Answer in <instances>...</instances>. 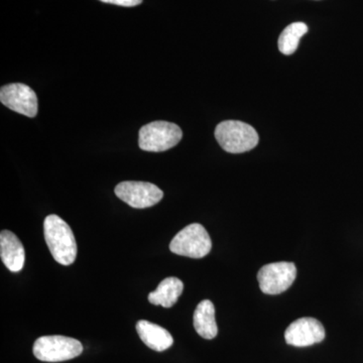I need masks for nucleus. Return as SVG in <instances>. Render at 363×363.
<instances>
[{
	"mask_svg": "<svg viewBox=\"0 0 363 363\" xmlns=\"http://www.w3.org/2000/svg\"><path fill=\"white\" fill-rule=\"evenodd\" d=\"M193 324L196 332L202 338L211 340L218 334L216 319H215V307L209 300L202 301L198 304L193 316Z\"/></svg>",
	"mask_w": 363,
	"mask_h": 363,
	"instance_id": "nucleus-12",
	"label": "nucleus"
},
{
	"mask_svg": "<svg viewBox=\"0 0 363 363\" xmlns=\"http://www.w3.org/2000/svg\"><path fill=\"white\" fill-rule=\"evenodd\" d=\"M325 329L321 322L314 318L305 317L296 320L285 332L286 342L296 347H307L322 342Z\"/></svg>",
	"mask_w": 363,
	"mask_h": 363,
	"instance_id": "nucleus-9",
	"label": "nucleus"
},
{
	"mask_svg": "<svg viewBox=\"0 0 363 363\" xmlns=\"http://www.w3.org/2000/svg\"><path fill=\"white\" fill-rule=\"evenodd\" d=\"M215 138L222 149L230 154H242L259 143V135L250 124L238 121H226L215 130Z\"/></svg>",
	"mask_w": 363,
	"mask_h": 363,
	"instance_id": "nucleus-2",
	"label": "nucleus"
},
{
	"mask_svg": "<svg viewBox=\"0 0 363 363\" xmlns=\"http://www.w3.org/2000/svg\"><path fill=\"white\" fill-rule=\"evenodd\" d=\"M136 332L143 343L150 350L164 351L174 344L173 336L166 329L152 322L140 320L136 323Z\"/></svg>",
	"mask_w": 363,
	"mask_h": 363,
	"instance_id": "nucleus-11",
	"label": "nucleus"
},
{
	"mask_svg": "<svg viewBox=\"0 0 363 363\" xmlns=\"http://www.w3.org/2000/svg\"><path fill=\"white\" fill-rule=\"evenodd\" d=\"M308 32V26L304 23H293L286 26L279 38V50L284 55H292L297 51L301 38Z\"/></svg>",
	"mask_w": 363,
	"mask_h": 363,
	"instance_id": "nucleus-14",
	"label": "nucleus"
},
{
	"mask_svg": "<svg viewBox=\"0 0 363 363\" xmlns=\"http://www.w3.org/2000/svg\"><path fill=\"white\" fill-rule=\"evenodd\" d=\"M212 248V241L201 224L193 223L182 229L169 243V250L175 255L191 259L206 257Z\"/></svg>",
	"mask_w": 363,
	"mask_h": 363,
	"instance_id": "nucleus-5",
	"label": "nucleus"
},
{
	"mask_svg": "<svg viewBox=\"0 0 363 363\" xmlns=\"http://www.w3.org/2000/svg\"><path fill=\"white\" fill-rule=\"evenodd\" d=\"M0 257L4 266L13 272H18L25 264L26 252L23 243L16 234L9 230L0 233Z\"/></svg>",
	"mask_w": 363,
	"mask_h": 363,
	"instance_id": "nucleus-10",
	"label": "nucleus"
},
{
	"mask_svg": "<svg viewBox=\"0 0 363 363\" xmlns=\"http://www.w3.org/2000/svg\"><path fill=\"white\" fill-rule=\"evenodd\" d=\"M0 101L14 112L28 117L38 114V97L35 91L23 83L4 86L0 90Z\"/></svg>",
	"mask_w": 363,
	"mask_h": 363,
	"instance_id": "nucleus-8",
	"label": "nucleus"
},
{
	"mask_svg": "<svg viewBox=\"0 0 363 363\" xmlns=\"http://www.w3.org/2000/svg\"><path fill=\"white\" fill-rule=\"evenodd\" d=\"M297 278V267L293 262H281L266 264L257 274L259 288L267 295L286 292Z\"/></svg>",
	"mask_w": 363,
	"mask_h": 363,
	"instance_id": "nucleus-6",
	"label": "nucleus"
},
{
	"mask_svg": "<svg viewBox=\"0 0 363 363\" xmlns=\"http://www.w3.org/2000/svg\"><path fill=\"white\" fill-rule=\"evenodd\" d=\"M83 352L77 339L52 335L38 338L33 344V355L45 362H61L73 359Z\"/></svg>",
	"mask_w": 363,
	"mask_h": 363,
	"instance_id": "nucleus-4",
	"label": "nucleus"
},
{
	"mask_svg": "<svg viewBox=\"0 0 363 363\" xmlns=\"http://www.w3.org/2000/svg\"><path fill=\"white\" fill-rule=\"evenodd\" d=\"M105 4H116V6L124 7H133L140 6L143 0H100Z\"/></svg>",
	"mask_w": 363,
	"mask_h": 363,
	"instance_id": "nucleus-15",
	"label": "nucleus"
},
{
	"mask_svg": "<svg viewBox=\"0 0 363 363\" xmlns=\"http://www.w3.org/2000/svg\"><path fill=\"white\" fill-rule=\"evenodd\" d=\"M45 240L52 257L63 266H70L77 257V242L71 227L57 215L47 216L44 222Z\"/></svg>",
	"mask_w": 363,
	"mask_h": 363,
	"instance_id": "nucleus-1",
	"label": "nucleus"
},
{
	"mask_svg": "<svg viewBox=\"0 0 363 363\" xmlns=\"http://www.w3.org/2000/svg\"><path fill=\"white\" fill-rule=\"evenodd\" d=\"M182 138L183 133L177 124L154 121L140 128L138 145L145 152H161L176 147Z\"/></svg>",
	"mask_w": 363,
	"mask_h": 363,
	"instance_id": "nucleus-3",
	"label": "nucleus"
},
{
	"mask_svg": "<svg viewBox=\"0 0 363 363\" xmlns=\"http://www.w3.org/2000/svg\"><path fill=\"white\" fill-rule=\"evenodd\" d=\"M183 281L175 277H169L161 281L156 291L150 294L149 302L164 308L173 307L183 294Z\"/></svg>",
	"mask_w": 363,
	"mask_h": 363,
	"instance_id": "nucleus-13",
	"label": "nucleus"
},
{
	"mask_svg": "<svg viewBox=\"0 0 363 363\" xmlns=\"http://www.w3.org/2000/svg\"><path fill=\"white\" fill-rule=\"evenodd\" d=\"M116 195L135 209H145L157 204L164 193L161 189L147 182H121L116 187Z\"/></svg>",
	"mask_w": 363,
	"mask_h": 363,
	"instance_id": "nucleus-7",
	"label": "nucleus"
}]
</instances>
